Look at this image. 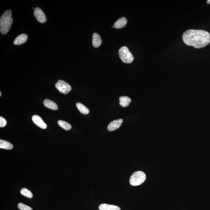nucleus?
Returning <instances> with one entry per match:
<instances>
[{"label":"nucleus","mask_w":210,"mask_h":210,"mask_svg":"<svg viewBox=\"0 0 210 210\" xmlns=\"http://www.w3.org/2000/svg\"><path fill=\"white\" fill-rule=\"evenodd\" d=\"M182 39L188 46L200 48L209 43L210 34L207 31L201 30H188L184 32Z\"/></svg>","instance_id":"1"},{"label":"nucleus","mask_w":210,"mask_h":210,"mask_svg":"<svg viewBox=\"0 0 210 210\" xmlns=\"http://www.w3.org/2000/svg\"><path fill=\"white\" fill-rule=\"evenodd\" d=\"M13 22L11 10H6L0 19V31L2 34H7L11 28Z\"/></svg>","instance_id":"2"},{"label":"nucleus","mask_w":210,"mask_h":210,"mask_svg":"<svg viewBox=\"0 0 210 210\" xmlns=\"http://www.w3.org/2000/svg\"><path fill=\"white\" fill-rule=\"evenodd\" d=\"M146 179V175L144 172L138 171L135 172L131 176L130 183L133 186H138L143 183Z\"/></svg>","instance_id":"3"},{"label":"nucleus","mask_w":210,"mask_h":210,"mask_svg":"<svg viewBox=\"0 0 210 210\" xmlns=\"http://www.w3.org/2000/svg\"><path fill=\"white\" fill-rule=\"evenodd\" d=\"M119 55L120 59L124 63H130L133 61V56L127 47L120 48L119 50Z\"/></svg>","instance_id":"4"},{"label":"nucleus","mask_w":210,"mask_h":210,"mask_svg":"<svg viewBox=\"0 0 210 210\" xmlns=\"http://www.w3.org/2000/svg\"><path fill=\"white\" fill-rule=\"evenodd\" d=\"M55 87L60 93L64 94H68L72 89L71 86L68 83L61 80L58 81L55 84Z\"/></svg>","instance_id":"5"},{"label":"nucleus","mask_w":210,"mask_h":210,"mask_svg":"<svg viewBox=\"0 0 210 210\" xmlns=\"http://www.w3.org/2000/svg\"><path fill=\"white\" fill-rule=\"evenodd\" d=\"M34 15L39 22L43 23L46 22V15L40 8L37 7L35 9Z\"/></svg>","instance_id":"6"},{"label":"nucleus","mask_w":210,"mask_h":210,"mask_svg":"<svg viewBox=\"0 0 210 210\" xmlns=\"http://www.w3.org/2000/svg\"><path fill=\"white\" fill-rule=\"evenodd\" d=\"M123 122V120L121 119L114 120L109 124L107 127V129L109 131L111 132L116 130L120 127Z\"/></svg>","instance_id":"7"},{"label":"nucleus","mask_w":210,"mask_h":210,"mask_svg":"<svg viewBox=\"0 0 210 210\" xmlns=\"http://www.w3.org/2000/svg\"><path fill=\"white\" fill-rule=\"evenodd\" d=\"M32 120L34 123L39 127L43 129H45L47 128V126L46 124L44 122L42 118L38 115H34L32 117Z\"/></svg>","instance_id":"8"},{"label":"nucleus","mask_w":210,"mask_h":210,"mask_svg":"<svg viewBox=\"0 0 210 210\" xmlns=\"http://www.w3.org/2000/svg\"><path fill=\"white\" fill-rule=\"evenodd\" d=\"M28 36L25 34H22L18 36L14 40V44L16 45H20L26 42Z\"/></svg>","instance_id":"9"},{"label":"nucleus","mask_w":210,"mask_h":210,"mask_svg":"<svg viewBox=\"0 0 210 210\" xmlns=\"http://www.w3.org/2000/svg\"><path fill=\"white\" fill-rule=\"evenodd\" d=\"M102 40L100 35L97 33H94L93 35L92 43L95 48H98L101 46Z\"/></svg>","instance_id":"10"},{"label":"nucleus","mask_w":210,"mask_h":210,"mask_svg":"<svg viewBox=\"0 0 210 210\" xmlns=\"http://www.w3.org/2000/svg\"><path fill=\"white\" fill-rule=\"evenodd\" d=\"M44 106L47 108L52 110H57L58 109V106L57 104L54 101L49 99H45L44 101Z\"/></svg>","instance_id":"11"},{"label":"nucleus","mask_w":210,"mask_h":210,"mask_svg":"<svg viewBox=\"0 0 210 210\" xmlns=\"http://www.w3.org/2000/svg\"><path fill=\"white\" fill-rule=\"evenodd\" d=\"M127 24V19L125 18L122 17L118 19L114 24L115 28H121L126 26Z\"/></svg>","instance_id":"12"},{"label":"nucleus","mask_w":210,"mask_h":210,"mask_svg":"<svg viewBox=\"0 0 210 210\" xmlns=\"http://www.w3.org/2000/svg\"><path fill=\"white\" fill-rule=\"evenodd\" d=\"M100 210H121L117 206L107 204H102L99 207Z\"/></svg>","instance_id":"13"},{"label":"nucleus","mask_w":210,"mask_h":210,"mask_svg":"<svg viewBox=\"0 0 210 210\" xmlns=\"http://www.w3.org/2000/svg\"><path fill=\"white\" fill-rule=\"evenodd\" d=\"M119 100L120 106L123 107H128L131 102L130 98L127 96L121 97L119 98Z\"/></svg>","instance_id":"14"},{"label":"nucleus","mask_w":210,"mask_h":210,"mask_svg":"<svg viewBox=\"0 0 210 210\" xmlns=\"http://www.w3.org/2000/svg\"><path fill=\"white\" fill-rule=\"evenodd\" d=\"M13 145L10 142L5 140H0V148L1 149L10 150L13 148Z\"/></svg>","instance_id":"15"},{"label":"nucleus","mask_w":210,"mask_h":210,"mask_svg":"<svg viewBox=\"0 0 210 210\" xmlns=\"http://www.w3.org/2000/svg\"><path fill=\"white\" fill-rule=\"evenodd\" d=\"M76 107L80 112L83 115H88L89 112V109L81 103L76 104Z\"/></svg>","instance_id":"16"},{"label":"nucleus","mask_w":210,"mask_h":210,"mask_svg":"<svg viewBox=\"0 0 210 210\" xmlns=\"http://www.w3.org/2000/svg\"><path fill=\"white\" fill-rule=\"evenodd\" d=\"M58 124L59 126L66 130H69L71 128V124L63 120H59Z\"/></svg>","instance_id":"17"},{"label":"nucleus","mask_w":210,"mask_h":210,"mask_svg":"<svg viewBox=\"0 0 210 210\" xmlns=\"http://www.w3.org/2000/svg\"><path fill=\"white\" fill-rule=\"evenodd\" d=\"M21 194L27 198H31L33 197V194L30 191L25 188H23L20 191Z\"/></svg>","instance_id":"18"},{"label":"nucleus","mask_w":210,"mask_h":210,"mask_svg":"<svg viewBox=\"0 0 210 210\" xmlns=\"http://www.w3.org/2000/svg\"><path fill=\"white\" fill-rule=\"evenodd\" d=\"M18 207L20 210H33L29 206L26 205L22 203H19L18 204Z\"/></svg>","instance_id":"19"},{"label":"nucleus","mask_w":210,"mask_h":210,"mask_svg":"<svg viewBox=\"0 0 210 210\" xmlns=\"http://www.w3.org/2000/svg\"><path fill=\"white\" fill-rule=\"evenodd\" d=\"M7 124V121L6 119H5L2 117H0V127H4L6 126Z\"/></svg>","instance_id":"20"},{"label":"nucleus","mask_w":210,"mask_h":210,"mask_svg":"<svg viewBox=\"0 0 210 210\" xmlns=\"http://www.w3.org/2000/svg\"><path fill=\"white\" fill-rule=\"evenodd\" d=\"M207 3L208 4H210V0H208L207 1Z\"/></svg>","instance_id":"21"},{"label":"nucleus","mask_w":210,"mask_h":210,"mask_svg":"<svg viewBox=\"0 0 210 210\" xmlns=\"http://www.w3.org/2000/svg\"><path fill=\"white\" fill-rule=\"evenodd\" d=\"M0 96H1V92H0Z\"/></svg>","instance_id":"22"}]
</instances>
